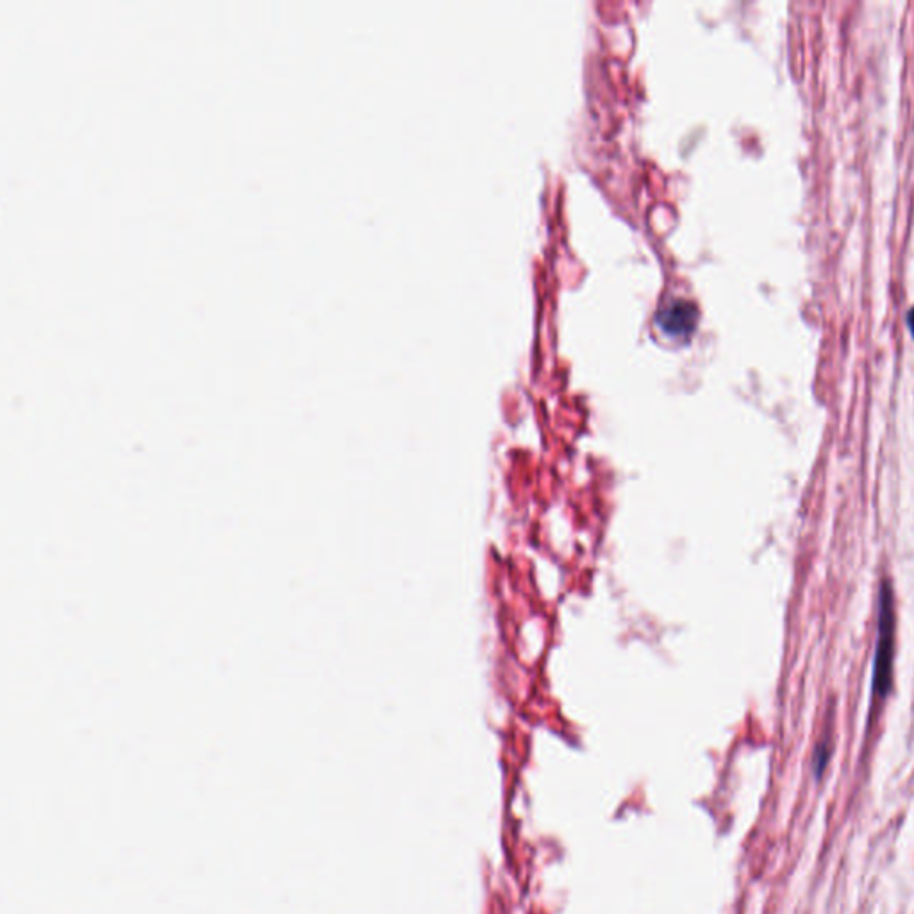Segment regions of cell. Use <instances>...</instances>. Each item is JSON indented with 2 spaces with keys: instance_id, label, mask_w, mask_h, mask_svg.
I'll use <instances>...</instances> for the list:
<instances>
[{
  "instance_id": "6da1fadb",
  "label": "cell",
  "mask_w": 914,
  "mask_h": 914,
  "mask_svg": "<svg viewBox=\"0 0 914 914\" xmlns=\"http://www.w3.org/2000/svg\"><path fill=\"white\" fill-rule=\"evenodd\" d=\"M893 661V602L889 587L884 586L881 595V624H878L877 655L874 670V695L882 697L891 682Z\"/></svg>"
},
{
  "instance_id": "7a4b0ae2",
  "label": "cell",
  "mask_w": 914,
  "mask_h": 914,
  "mask_svg": "<svg viewBox=\"0 0 914 914\" xmlns=\"http://www.w3.org/2000/svg\"><path fill=\"white\" fill-rule=\"evenodd\" d=\"M698 320V309L693 302L677 298L661 305L658 311L659 327L673 338H686L695 331Z\"/></svg>"
},
{
  "instance_id": "3957f363",
  "label": "cell",
  "mask_w": 914,
  "mask_h": 914,
  "mask_svg": "<svg viewBox=\"0 0 914 914\" xmlns=\"http://www.w3.org/2000/svg\"><path fill=\"white\" fill-rule=\"evenodd\" d=\"M907 322H909V327L914 334V308L909 311V316H907Z\"/></svg>"
}]
</instances>
